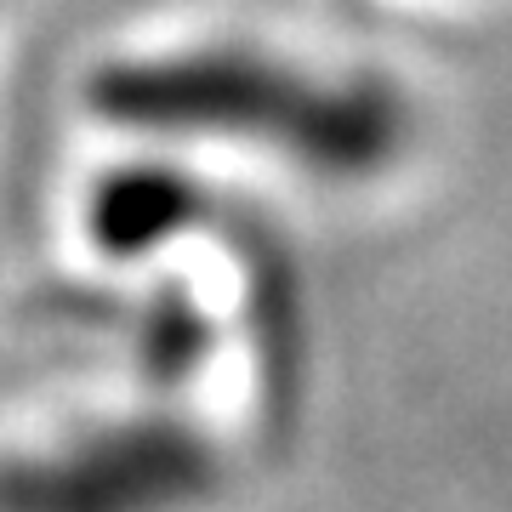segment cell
<instances>
[{
    "label": "cell",
    "mask_w": 512,
    "mask_h": 512,
    "mask_svg": "<svg viewBox=\"0 0 512 512\" xmlns=\"http://www.w3.org/2000/svg\"><path fill=\"white\" fill-rule=\"evenodd\" d=\"M205 484V456L194 439L165 427L103 433L69 456L40 461L12 478L18 512H154Z\"/></svg>",
    "instance_id": "1"
}]
</instances>
